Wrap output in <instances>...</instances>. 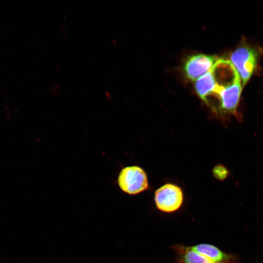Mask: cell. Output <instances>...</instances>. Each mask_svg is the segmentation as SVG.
<instances>
[{
    "label": "cell",
    "mask_w": 263,
    "mask_h": 263,
    "mask_svg": "<svg viewBox=\"0 0 263 263\" xmlns=\"http://www.w3.org/2000/svg\"><path fill=\"white\" fill-rule=\"evenodd\" d=\"M214 175L216 178L221 179L225 176V169L220 166L216 167L213 170Z\"/></svg>",
    "instance_id": "9"
},
{
    "label": "cell",
    "mask_w": 263,
    "mask_h": 263,
    "mask_svg": "<svg viewBox=\"0 0 263 263\" xmlns=\"http://www.w3.org/2000/svg\"><path fill=\"white\" fill-rule=\"evenodd\" d=\"M169 248L174 252L177 263H216L206 256L194 250L191 245L180 243L170 245Z\"/></svg>",
    "instance_id": "6"
},
{
    "label": "cell",
    "mask_w": 263,
    "mask_h": 263,
    "mask_svg": "<svg viewBox=\"0 0 263 263\" xmlns=\"http://www.w3.org/2000/svg\"><path fill=\"white\" fill-rule=\"evenodd\" d=\"M259 58L258 51L249 46L239 47L231 53L228 60L238 73L243 87L254 73Z\"/></svg>",
    "instance_id": "2"
},
{
    "label": "cell",
    "mask_w": 263,
    "mask_h": 263,
    "mask_svg": "<svg viewBox=\"0 0 263 263\" xmlns=\"http://www.w3.org/2000/svg\"><path fill=\"white\" fill-rule=\"evenodd\" d=\"M218 59L216 56L204 54L188 56L185 59L183 65L184 74L190 80L195 81L210 71Z\"/></svg>",
    "instance_id": "5"
},
{
    "label": "cell",
    "mask_w": 263,
    "mask_h": 263,
    "mask_svg": "<svg viewBox=\"0 0 263 263\" xmlns=\"http://www.w3.org/2000/svg\"><path fill=\"white\" fill-rule=\"evenodd\" d=\"M195 251L204 254L216 263H238L239 258L235 254L223 251L218 247L207 243L191 245Z\"/></svg>",
    "instance_id": "7"
},
{
    "label": "cell",
    "mask_w": 263,
    "mask_h": 263,
    "mask_svg": "<svg viewBox=\"0 0 263 263\" xmlns=\"http://www.w3.org/2000/svg\"><path fill=\"white\" fill-rule=\"evenodd\" d=\"M218 85L213 67L210 71L195 81L194 88L199 96L207 103L208 97L214 94Z\"/></svg>",
    "instance_id": "8"
},
{
    "label": "cell",
    "mask_w": 263,
    "mask_h": 263,
    "mask_svg": "<svg viewBox=\"0 0 263 263\" xmlns=\"http://www.w3.org/2000/svg\"><path fill=\"white\" fill-rule=\"evenodd\" d=\"M120 188L129 195L139 194L149 188L148 177L145 171L137 166L122 169L117 177Z\"/></svg>",
    "instance_id": "3"
},
{
    "label": "cell",
    "mask_w": 263,
    "mask_h": 263,
    "mask_svg": "<svg viewBox=\"0 0 263 263\" xmlns=\"http://www.w3.org/2000/svg\"><path fill=\"white\" fill-rule=\"evenodd\" d=\"M219 83L214 96L219 101V105L215 108L220 113L231 114L240 118L237 112L240 96L243 87L239 75H235Z\"/></svg>",
    "instance_id": "1"
},
{
    "label": "cell",
    "mask_w": 263,
    "mask_h": 263,
    "mask_svg": "<svg viewBox=\"0 0 263 263\" xmlns=\"http://www.w3.org/2000/svg\"><path fill=\"white\" fill-rule=\"evenodd\" d=\"M184 199L182 189L173 184H164L154 192L156 207L165 213H172L179 210L183 205Z\"/></svg>",
    "instance_id": "4"
}]
</instances>
